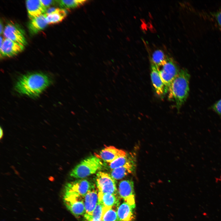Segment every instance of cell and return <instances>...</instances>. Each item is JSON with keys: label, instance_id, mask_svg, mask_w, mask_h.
I'll use <instances>...</instances> for the list:
<instances>
[{"label": "cell", "instance_id": "1", "mask_svg": "<svg viewBox=\"0 0 221 221\" xmlns=\"http://www.w3.org/2000/svg\"><path fill=\"white\" fill-rule=\"evenodd\" d=\"M51 82V79L46 74L40 73H30L21 77L15 87L20 94L35 97L39 96Z\"/></svg>", "mask_w": 221, "mask_h": 221}, {"label": "cell", "instance_id": "2", "mask_svg": "<svg viewBox=\"0 0 221 221\" xmlns=\"http://www.w3.org/2000/svg\"><path fill=\"white\" fill-rule=\"evenodd\" d=\"M190 77L186 69H181L169 87V98L174 101L178 110L185 102L188 96Z\"/></svg>", "mask_w": 221, "mask_h": 221}, {"label": "cell", "instance_id": "3", "mask_svg": "<svg viewBox=\"0 0 221 221\" xmlns=\"http://www.w3.org/2000/svg\"><path fill=\"white\" fill-rule=\"evenodd\" d=\"M103 166L100 159L95 155L91 156L84 159L75 167L70 175L74 178L83 179L95 173Z\"/></svg>", "mask_w": 221, "mask_h": 221}, {"label": "cell", "instance_id": "4", "mask_svg": "<svg viewBox=\"0 0 221 221\" xmlns=\"http://www.w3.org/2000/svg\"><path fill=\"white\" fill-rule=\"evenodd\" d=\"M157 67L167 92L170 84L180 69L172 58L168 57L162 64Z\"/></svg>", "mask_w": 221, "mask_h": 221}, {"label": "cell", "instance_id": "5", "mask_svg": "<svg viewBox=\"0 0 221 221\" xmlns=\"http://www.w3.org/2000/svg\"><path fill=\"white\" fill-rule=\"evenodd\" d=\"M63 200L67 208L74 215L79 216L85 213L83 197L73 193L64 191Z\"/></svg>", "mask_w": 221, "mask_h": 221}, {"label": "cell", "instance_id": "6", "mask_svg": "<svg viewBox=\"0 0 221 221\" xmlns=\"http://www.w3.org/2000/svg\"><path fill=\"white\" fill-rule=\"evenodd\" d=\"M96 184L98 192L117 195L116 180L107 173L99 172L96 174Z\"/></svg>", "mask_w": 221, "mask_h": 221}, {"label": "cell", "instance_id": "7", "mask_svg": "<svg viewBox=\"0 0 221 221\" xmlns=\"http://www.w3.org/2000/svg\"><path fill=\"white\" fill-rule=\"evenodd\" d=\"M3 33L6 38L24 46L27 44L24 31L17 24L12 22L8 23L4 29Z\"/></svg>", "mask_w": 221, "mask_h": 221}, {"label": "cell", "instance_id": "8", "mask_svg": "<svg viewBox=\"0 0 221 221\" xmlns=\"http://www.w3.org/2000/svg\"><path fill=\"white\" fill-rule=\"evenodd\" d=\"M118 191L120 197L134 209L135 204L133 182L130 180H122L119 183Z\"/></svg>", "mask_w": 221, "mask_h": 221}, {"label": "cell", "instance_id": "9", "mask_svg": "<svg viewBox=\"0 0 221 221\" xmlns=\"http://www.w3.org/2000/svg\"><path fill=\"white\" fill-rule=\"evenodd\" d=\"M94 186L88 180L80 179L67 183L65 186L64 191L76 194L83 197Z\"/></svg>", "mask_w": 221, "mask_h": 221}, {"label": "cell", "instance_id": "10", "mask_svg": "<svg viewBox=\"0 0 221 221\" xmlns=\"http://www.w3.org/2000/svg\"><path fill=\"white\" fill-rule=\"evenodd\" d=\"M127 154L124 150L113 146H109L106 147L99 153H95V155L100 159L110 164L118 158Z\"/></svg>", "mask_w": 221, "mask_h": 221}, {"label": "cell", "instance_id": "11", "mask_svg": "<svg viewBox=\"0 0 221 221\" xmlns=\"http://www.w3.org/2000/svg\"><path fill=\"white\" fill-rule=\"evenodd\" d=\"M24 48V46L5 38L0 46L1 57L13 56L22 52Z\"/></svg>", "mask_w": 221, "mask_h": 221}, {"label": "cell", "instance_id": "12", "mask_svg": "<svg viewBox=\"0 0 221 221\" xmlns=\"http://www.w3.org/2000/svg\"><path fill=\"white\" fill-rule=\"evenodd\" d=\"M150 76L155 92L158 95L163 96L167 92L157 66L152 63L151 65Z\"/></svg>", "mask_w": 221, "mask_h": 221}, {"label": "cell", "instance_id": "13", "mask_svg": "<svg viewBox=\"0 0 221 221\" xmlns=\"http://www.w3.org/2000/svg\"><path fill=\"white\" fill-rule=\"evenodd\" d=\"M25 4L30 19L46 13L47 9L41 0H27L26 1Z\"/></svg>", "mask_w": 221, "mask_h": 221}, {"label": "cell", "instance_id": "14", "mask_svg": "<svg viewBox=\"0 0 221 221\" xmlns=\"http://www.w3.org/2000/svg\"><path fill=\"white\" fill-rule=\"evenodd\" d=\"M85 213L91 215L98 202V191L94 188L83 197Z\"/></svg>", "mask_w": 221, "mask_h": 221}, {"label": "cell", "instance_id": "15", "mask_svg": "<svg viewBox=\"0 0 221 221\" xmlns=\"http://www.w3.org/2000/svg\"><path fill=\"white\" fill-rule=\"evenodd\" d=\"M48 24L45 13L30 19L28 28L31 34H35L43 29Z\"/></svg>", "mask_w": 221, "mask_h": 221}, {"label": "cell", "instance_id": "16", "mask_svg": "<svg viewBox=\"0 0 221 221\" xmlns=\"http://www.w3.org/2000/svg\"><path fill=\"white\" fill-rule=\"evenodd\" d=\"M135 161H130L125 165L111 170L110 175L115 180L123 178L133 172L136 167Z\"/></svg>", "mask_w": 221, "mask_h": 221}, {"label": "cell", "instance_id": "17", "mask_svg": "<svg viewBox=\"0 0 221 221\" xmlns=\"http://www.w3.org/2000/svg\"><path fill=\"white\" fill-rule=\"evenodd\" d=\"M134 209L128 203L124 202L117 208L119 221H132L134 218Z\"/></svg>", "mask_w": 221, "mask_h": 221}, {"label": "cell", "instance_id": "18", "mask_svg": "<svg viewBox=\"0 0 221 221\" xmlns=\"http://www.w3.org/2000/svg\"><path fill=\"white\" fill-rule=\"evenodd\" d=\"M98 201L105 207H113L119 205V198L117 195L104 193L98 192Z\"/></svg>", "mask_w": 221, "mask_h": 221}, {"label": "cell", "instance_id": "19", "mask_svg": "<svg viewBox=\"0 0 221 221\" xmlns=\"http://www.w3.org/2000/svg\"><path fill=\"white\" fill-rule=\"evenodd\" d=\"M46 14L48 24H52L62 21L66 17L67 12L65 9L56 8L50 13Z\"/></svg>", "mask_w": 221, "mask_h": 221}, {"label": "cell", "instance_id": "20", "mask_svg": "<svg viewBox=\"0 0 221 221\" xmlns=\"http://www.w3.org/2000/svg\"><path fill=\"white\" fill-rule=\"evenodd\" d=\"M62 8L72 9L78 7L83 5L87 1L84 0H60L57 1Z\"/></svg>", "mask_w": 221, "mask_h": 221}, {"label": "cell", "instance_id": "21", "mask_svg": "<svg viewBox=\"0 0 221 221\" xmlns=\"http://www.w3.org/2000/svg\"><path fill=\"white\" fill-rule=\"evenodd\" d=\"M102 219L103 221H119L117 209H114V207H109L104 206Z\"/></svg>", "mask_w": 221, "mask_h": 221}, {"label": "cell", "instance_id": "22", "mask_svg": "<svg viewBox=\"0 0 221 221\" xmlns=\"http://www.w3.org/2000/svg\"><path fill=\"white\" fill-rule=\"evenodd\" d=\"M135 161L133 156H129L127 154L126 155L119 157L109 164V167L112 170L115 168L122 166L129 162Z\"/></svg>", "mask_w": 221, "mask_h": 221}, {"label": "cell", "instance_id": "23", "mask_svg": "<svg viewBox=\"0 0 221 221\" xmlns=\"http://www.w3.org/2000/svg\"><path fill=\"white\" fill-rule=\"evenodd\" d=\"M167 57L162 50L160 49L156 50L152 55V63L157 67L159 66L164 62Z\"/></svg>", "mask_w": 221, "mask_h": 221}, {"label": "cell", "instance_id": "24", "mask_svg": "<svg viewBox=\"0 0 221 221\" xmlns=\"http://www.w3.org/2000/svg\"><path fill=\"white\" fill-rule=\"evenodd\" d=\"M104 206L98 201L91 215L94 219H102Z\"/></svg>", "mask_w": 221, "mask_h": 221}, {"label": "cell", "instance_id": "25", "mask_svg": "<svg viewBox=\"0 0 221 221\" xmlns=\"http://www.w3.org/2000/svg\"><path fill=\"white\" fill-rule=\"evenodd\" d=\"M211 15L218 26L221 29V8L215 12L211 13Z\"/></svg>", "mask_w": 221, "mask_h": 221}, {"label": "cell", "instance_id": "26", "mask_svg": "<svg viewBox=\"0 0 221 221\" xmlns=\"http://www.w3.org/2000/svg\"><path fill=\"white\" fill-rule=\"evenodd\" d=\"M212 108L215 112L221 115V99L215 103Z\"/></svg>", "mask_w": 221, "mask_h": 221}, {"label": "cell", "instance_id": "27", "mask_svg": "<svg viewBox=\"0 0 221 221\" xmlns=\"http://www.w3.org/2000/svg\"><path fill=\"white\" fill-rule=\"evenodd\" d=\"M41 0L43 5L47 9L54 3V2L55 1L54 0Z\"/></svg>", "mask_w": 221, "mask_h": 221}, {"label": "cell", "instance_id": "28", "mask_svg": "<svg viewBox=\"0 0 221 221\" xmlns=\"http://www.w3.org/2000/svg\"><path fill=\"white\" fill-rule=\"evenodd\" d=\"M84 216L85 219L87 221H103L102 219H94L91 215L86 213L84 214Z\"/></svg>", "mask_w": 221, "mask_h": 221}, {"label": "cell", "instance_id": "29", "mask_svg": "<svg viewBox=\"0 0 221 221\" xmlns=\"http://www.w3.org/2000/svg\"><path fill=\"white\" fill-rule=\"evenodd\" d=\"M0 34H2V33H3L4 29H3V25L1 21H0Z\"/></svg>", "mask_w": 221, "mask_h": 221}, {"label": "cell", "instance_id": "30", "mask_svg": "<svg viewBox=\"0 0 221 221\" xmlns=\"http://www.w3.org/2000/svg\"><path fill=\"white\" fill-rule=\"evenodd\" d=\"M3 130L1 128V127L0 128V138H1L3 136Z\"/></svg>", "mask_w": 221, "mask_h": 221}, {"label": "cell", "instance_id": "31", "mask_svg": "<svg viewBox=\"0 0 221 221\" xmlns=\"http://www.w3.org/2000/svg\"></svg>", "mask_w": 221, "mask_h": 221}]
</instances>
